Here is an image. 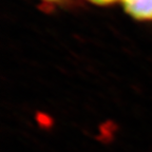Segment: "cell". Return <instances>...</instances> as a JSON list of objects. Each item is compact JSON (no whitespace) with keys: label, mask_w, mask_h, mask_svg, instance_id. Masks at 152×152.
Segmentation results:
<instances>
[{"label":"cell","mask_w":152,"mask_h":152,"mask_svg":"<svg viewBox=\"0 0 152 152\" xmlns=\"http://www.w3.org/2000/svg\"><path fill=\"white\" fill-rule=\"evenodd\" d=\"M40 2L45 3V4H50V5H54V4H59V3L64 2V0H39Z\"/></svg>","instance_id":"3957f363"},{"label":"cell","mask_w":152,"mask_h":152,"mask_svg":"<svg viewBox=\"0 0 152 152\" xmlns=\"http://www.w3.org/2000/svg\"><path fill=\"white\" fill-rule=\"evenodd\" d=\"M124 12L140 22H152V0H121Z\"/></svg>","instance_id":"6da1fadb"},{"label":"cell","mask_w":152,"mask_h":152,"mask_svg":"<svg viewBox=\"0 0 152 152\" xmlns=\"http://www.w3.org/2000/svg\"><path fill=\"white\" fill-rule=\"evenodd\" d=\"M86 1L96 7H110L117 2H121V0H86Z\"/></svg>","instance_id":"7a4b0ae2"}]
</instances>
